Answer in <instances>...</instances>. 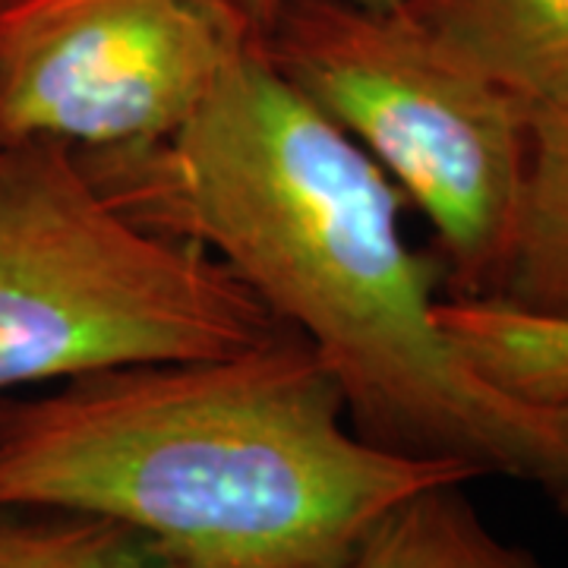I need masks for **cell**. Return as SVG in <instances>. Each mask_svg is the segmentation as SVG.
Masks as SVG:
<instances>
[{"instance_id": "ba28073f", "label": "cell", "mask_w": 568, "mask_h": 568, "mask_svg": "<svg viewBox=\"0 0 568 568\" xmlns=\"http://www.w3.org/2000/svg\"><path fill=\"white\" fill-rule=\"evenodd\" d=\"M503 304L568 320V111L528 118V174Z\"/></svg>"}, {"instance_id": "6da1fadb", "label": "cell", "mask_w": 568, "mask_h": 568, "mask_svg": "<svg viewBox=\"0 0 568 568\" xmlns=\"http://www.w3.org/2000/svg\"><path fill=\"white\" fill-rule=\"evenodd\" d=\"M80 159L123 215L209 250L306 338L364 443L547 496L562 480L547 414L489 383L439 320L446 268L405 241L402 190L284 80L263 39L178 133Z\"/></svg>"}, {"instance_id": "277c9868", "label": "cell", "mask_w": 568, "mask_h": 568, "mask_svg": "<svg viewBox=\"0 0 568 568\" xmlns=\"http://www.w3.org/2000/svg\"><path fill=\"white\" fill-rule=\"evenodd\" d=\"M263 51L429 219L452 297H496L525 196L528 114L405 7L294 0Z\"/></svg>"}, {"instance_id": "30bf717a", "label": "cell", "mask_w": 568, "mask_h": 568, "mask_svg": "<svg viewBox=\"0 0 568 568\" xmlns=\"http://www.w3.org/2000/svg\"><path fill=\"white\" fill-rule=\"evenodd\" d=\"M0 568L178 566L136 530L108 518L51 508H0Z\"/></svg>"}, {"instance_id": "7c38bea8", "label": "cell", "mask_w": 568, "mask_h": 568, "mask_svg": "<svg viewBox=\"0 0 568 568\" xmlns=\"http://www.w3.org/2000/svg\"><path fill=\"white\" fill-rule=\"evenodd\" d=\"M0 3H3V0H0Z\"/></svg>"}, {"instance_id": "7a4b0ae2", "label": "cell", "mask_w": 568, "mask_h": 568, "mask_svg": "<svg viewBox=\"0 0 568 568\" xmlns=\"http://www.w3.org/2000/svg\"><path fill=\"white\" fill-rule=\"evenodd\" d=\"M470 480L364 443L291 328L219 357L0 395V508L118 521L178 568H347L407 496Z\"/></svg>"}, {"instance_id": "8992f818", "label": "cell", "mask_w": 568, "mask_h": 568, "mask_svg": "<svg viewBox=\"0 0 568 568\" xmlns=\"http://www.w3.org/2000/svg\"><path fill=\"white\" fill-rule=\"evenodd\" d=\"M402 7L528 118L568 111V0H405Z\"/></svg>"}, {"instance_id": "3957f363", "label": "cell", "mask_w": 568, "mask_h": 568, "mask_svg": "<svg viewBox=\"0 0 568 568\" xmlns=\"http://www.w3.org/2000/svg\"><path fill=\"white\" fill-rule=\"evenodd\" d=\"M278 328L209 250L123 215L73 145L0 140V395L219 357Z\"/></svg>"}, {"instance_id": "5b68a950", "label": "cell", "mask_w": 568, "mask_h": 568, "mask_svg": "<svg viewBox=\"0 0 568 568\" xmlns=\"http://www.w3.org/2000/svg\"><path fill=\"white\" fill-rule=\"evenodd\" d=\"M256 39L234 0H3L0 140L159 142Z\"/></svg>"}, {"instance_id": "9c48e42d", "label": "cell", "mask_w": 568, "mask_h": 568, "mask_svg": "<svg viewBox=\"0 0 568 568\" xmlns=\"http://www.w3.org/2000/svg\"><path fill=\"white\" fill-rule=\"evenodd\" d=\"M465 487L439 484L407 496L366 534L347 568H547L489 528Z\"/></svg>"}, {"instance_id": "8fae6325", "label": "cell", "mask_w": 568, "mask_h": 568, "mask_svg": "<svg viewBox=\"0 0 568 568\" xmlns=\"http://www.w3.org/2000/svg\"><path fill=\"white\" fill-rule=\"evenodd\" d=\"M234 3L241 7L246 22L260 36H265L272 29V22L278 20V13H282L287 3H294V0H234ZM351 3H361V7H369V10H398L405 0H351Z\"/></svg>"}, {"instance_id": "52a82bcc", "label": "cell", "mask_w": 568, "mask_h": 568, "mask_svg": "<svg viewBox=\"0 0 568 568\" xmlns=\"http://www.w3.org/2000/svg\"><path fill=\"white\" fill-rule=\"evenodd\" d=\"M439 320L489 383L547 414L566 448V474L549 499L568 521V320L489 297H443Z\"/></svg>"}]
</instances>
